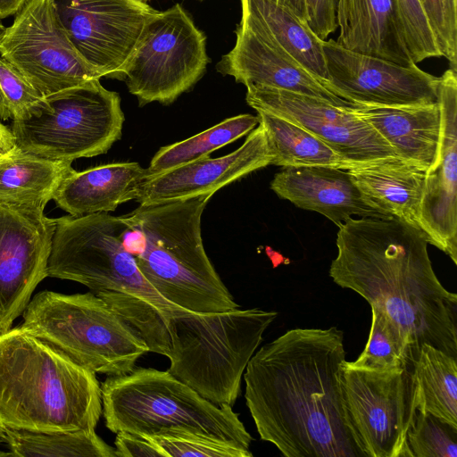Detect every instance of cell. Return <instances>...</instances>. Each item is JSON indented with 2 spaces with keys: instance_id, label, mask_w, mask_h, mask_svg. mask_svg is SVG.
I'll return each mask as SVG.
<instances>
[{
  "instance_id": "7402d4cb",
  "label": "cell",
  "mask_w": 457,
  "mask_h": 457,
  "mask_svg": "<svg viewBox=\"0 0 457 457\" xmlns=\"http://www.w3.org/2000/svg\"><path fill=\"white\" fill-rule=\"evenodd\" d=\"M353 110L388 143L398 158L426 170L437 162L441 137L438 103L398 107L361 105Z\"/></svg>"
},
{
  "instance_id": "1f68e13d",
  "label": "cell",
  "mask_w": 457,
  "mask_h": 457,
  "mask_svg": "<svg viewBox=\"0 0 457 457\" xmlns=\"http://www.w3.org/2000/svg\"><path fill=\"white\" fill-rule=\"evenodd\" d=\"M407 441L413 457H457V428L428 412H416Z\"/></svg>"
},
{
  "instance_id": "7a4b0ae2",
  "label": "cell",
  "mask_w": 457,
  "mask_h": 457,
  "mask_svg": "<svg viewBox=\"0 0 457 457\" xmlns=\"http://www.w3.org/2000/svg\"><path fill=\"white\" fill-rule=\"evenodd\" d=\"M425 233L394 218H350L338 227L329 276L386 314L412 363L423 344L457 359V295L438 280Z\"/></svg>"
},
{
  "instance_id": "ab89813d",
  "label": "cell",
  "mask_w": 457,
  "mask_h": 457,
  "mask_svg": "<svg viewBox=\"0 0 457 457\" xmlns=\"http://www.w3.org/2000/svg\"><path fill=\"white\" fill-rule=\"evenodd\" d=\"M27 0H0V20L16 14Z\"/></svg>"
},
{
  "instance_id": "44dd1931",
  "label": "cell",
  "mask_w": 457,
  "mask_h": 457,
  "mask_svg": "<svg viewBox=\"0 0 457 457\" xmlns=\"http://www.w3.org/2000/svg\"><path fill=\"white\" fill-rule=\"evenodd\" d=\"M337 22L336 41L345 48L401 65L415 64L395 0H337Z\"/></svg>"
},
{
  "instance_id": "6da1fadb",
  "label": "cell",
  "mask_w": 457,
  "mask_h": 457,
  "mask_svg": "<svg viewBox=\"0 0 457 457\" xmlns=\"http://www.w3.org/2000/svg\"><path fill=\"white\" fill-rule=\"evenodd\" d=\"M345 361L337 327L292 328L254 353L245 398L260 438L286 457H363L343 409Z\"/></svg>"
},
{
  "instance_id": "8992f818",
  "label": "cell",
  "mask_w": 457,
  "mask_h": 457,
  "mask_svg": "<svg viewBox=\"0 0 457 457\" xmlns=\"http://www.w3.org/2000/svg\"><path fill=\"white\" fill-rule=\"evenodd\" d=\"M105 426L113 433L158 436L186 431L250 451L253 437L232 406L217 405L168 370L135 367L101 385Z\"/></svg>"
},
{
  "instance_id": "cb8c5ba5",
  "label": "cell",
  "mask_w": 457,
  "mask_h": 457,
  "mask_svg": "<svg viewBox=\"0 0 457 457\" xmlns=\"http://www.w3.org/2000/svg\"><path fill=\"white\" fill-rule=\"evenodd\" d=\"M345 170L362 195L381 212L424 233L420 206L426 170L391 157L350 163Z\"/></svg>"
},
{
  "instance_id": "8d00e7d4",
  "label": "cell",
  "mask_w": 457,
  "mask_h": 457,
  "mask_svg": "<svg viewBox=\"0 0 457 457\" xmlns=\"http://www.w3.org/2000/svg\"><path fill=\"white\" fill-rule=\"evenodd\" d=\"M306 21L310 28L322 40L335 32L337 0H305Z\"/></svg>"
},
{
  "instance_id": "f546056e",
  "label": "cell",
  "mask_w": 457,
  "mask_h": 457,
  "mask_svg": "<svg viewBox=\"0 0 457 457\" xmlns=\"http://www.w3.org/2000/svg\"><path fill=\"white\" fill-rule=\"evenodd\" d=\"M259 124L258 116L239 114L228 118L189 138L161 147L146 169V177L209 155L214 150L236 141Z\"/></svg>"
},
{
  "instance_id": "9a60e30c",
  "label": "cell",
  "mask_w": 457,
  "mask_h": 457,
  "mask_svg": "<svg viewBox=\"0 0 457 457\" xmlns=\"http://www.w3.org/2000/svg\"><path fill=\"white\" fill-rule=\"evenodd\" d=\"M326 87L356 105L418 106L438 103L439 77L323 40Z\"/></svg>"
},
{
  "instance_id": "ee69618b",
  "label": "cell",
  "mask_w": 457,
  "mask_h": 457,
  "mask_svg": "<svg viewBox=\"0 0 457 457\" xmlns=\"http://www.w3.org/2000/svg\"><path fill=\"white\" fill-rule=\"evenodd\" d=\"M2 436H3V428L0 425V441L2 440Z\"/></svg>"
},
{
  "instance_id": "9c48e42d",
  "label": "cell",
  "mask_w": 457,
  "mask_h": 457,
  "mask_svg": "<svg viewBox=\"0 0 457 457\" xmlns=\"http://www.w3.org/2000/svg\"><path fill=\"white\" fill-rule=\"evenodd\" d=\"M125 216L97 212L56 218L47 262V277L80 283L94 294H122L137 298L165 318L185 312L163 298L140 271L122 244Z\"/></svg>"
},
{
  "instance_id": "ba28073f",
  "label": "cell",
  "mask_w": 457,
  "mask_h": 457,
  "mask_svg": "<svg viewBox=\"0 0 457 457\" xmlns=\"http://www.w3.org/2000/svg\"><path fill=\"white\" fill-rule=\"evenodd\" d=\"M125 120L117 92L100 79L43 96L12 123L16 149L54 162L105 154Z\"/></svg>"
},
{
  "instance_id": "f35d334b",
  "label": "cell",
  "mask_w": 457,
  "mask_h": 457,
  "mask_svg": "<svg viewBox=\"0 0 457 457\" xmlns=\"http://www.w3.org/2000/svg\"><path fill=\"white\" fill-rule=\"evenodd\" d=\"M16 149L14 136L12 129L0 122V159Z\"/></svg>"
},
{
  "instance_id": "d6a6232c",
  "label": "cell",
  "mask_w": 457,
  "mask_h": 457,
  "mask_svg": "<svg viewBox=\"0 0 457 457\" xmlns=\"http://www.w3.org/2000/svg\"><path fill=\"white\" fill-rule=\"evenodd\" d=\"M161 449L166 457H252L250 451L199 434L177 431L143 436Z\"/></svg>"
},
{
  "instance_id": "ac0fdd59",
  "label": "cell",
  "mask_w": 457,
  "mask_h": 457,
  "mask_svg": "<svg viewBox=\"0 0 457 457\" xmlns=\"http://www.w3.org/2000/svg\"><path fill=\"white\" fill-rule=\"evenodd\" d=\"M264 129L261 123L234 152L219 158L204 156L145 178L138 187L140 205L212 197L221 187L271 163Z\"/></svg>"
},
{
  "instance_id": "30bf717a",
  "label": "cell",
  "mask_w": 457,
  "mask_h": 457,
  "mask_svg": "<svg viewBox=\"0 0 457 457\" xmlns=\"http://www.w3.org/2000/svg\"><path fill=\"white\" fill-rule=\"evenodd\" d=\"M339 384L346 425L363 457H413L407 441L417 412L412 365L375 370L345 361Z\"/></svg>"
},
{
  "instance_id": "83f0119b",
  "label": "cell",
  "mask_w": 457,
  "mask_h": 457,
  "mask_svg": "<svg viewBox=\"0 0 457 457\" xmlns=\"http://www.w3.org/2000/svg\"><path fill=\"white\" fill-rule=\"evenodd\" d=\"M272 154L270 164L282 167L329 166L345 170L348 163L323 141L295 123L255 110Z\"/></svg>"
},
{
  "instance_id": "60d3db41",
  "label": "cell",
  "mask_w": 457,
  "mask_h": 457,
  "mask_svg": "<svg viewBox=\"0 0 457 457\" xmlns=\"http://www.w3.org/2000/svg\"><path fill=\"white\" fill-rule=\"evenodd\" d=\"M292 10L301 19L306 21L305 0H274Z\"/></svg>"
},
{
  "instance_id": "52a82bcc",
  "label": "cell",
  "mask_w": 457,
  "mask_h": 457,
  "mask_svg": "<svg viewBox=\"0 0 457 457\" xmlns=\"http://www.w3.org/2000/svg\"><path fill=\"white\" fill-rule=\"evenodd\" d=\"M21 316L20 326L95 373H128L148 352L137 332L91 291H41Z\"/></svg>"
},
{
  "instance_id": "d4e9b609",
  "label": "cell",
  "mask_w": 457,
  "mask_h": 457,
  "mask_svg": "<svg viewBox=\"0 0 457 457\" xmlns=\"http://www.w3.org/2000/svg\"><path fill=\"white\" fill-rule=\"evenodd\" d=\"M240 24L282 48L326 87L328 75L322 42L306 21L274 0H241Z\"/></svg>"
},
{
  "instance_id": "484cf974",
  "label": "cell",
  "mask_w": 457,
  "mask_h": 457,
  "mask_svg": "<svg viewBox=\"0 0 457 457\" xmlns=\"http://www.w3.org/2000/svg\"><path fill=\"white\" fill-rule=\"evenodd\" d=\"M71 162H54L18 149L0 159V201L46 206Z\"/></svg>"
},
{
  "instance_id": "e0dca14e",
  "label": "cell",
  "mask_w": 457,
  "mask_h": 457,
  "mask_svg": "<svg viewBox=\"0 0 457 457\" xmlns=\"http://www.w3.org/2000/svg\"><path fill=\"white\" fill-rule=\"evenodd\" d=\"M441 137L437 162L426 170L420 220L429 244L457 264V76L439 77Z\"/></svg>"
},
{
  "instance_id": "ffe728a7",
  "label": "cell",
  "mask_w": 457,
  "mask_h": 457,
  "mask_svg": "<svg viewBox=\"0 0 457 457\" xmlns=\"http://www.w3.org/2000/svg\"><path fill=\"white\" fill-rule=\"evenodd\" d=\"M270 187L280 198L317 212L337 227L353 216L389 218L362 195L343 169L286 167L274 176Z\"/></svg>"
},
{
  "instance_id": "4316f807",
  "label": "cell",
  "mask_w": 457,
  "mask_h": 457,
  "mask_svg": "<svg viewBox=\"0 0 457 457\" xmlns=\"http://www.w3.org/2000/svg\"><path fill=\"white\" fill-rule=\"evenodd\" d=\"M417 411L457 428V359L423 344L412 365Z\"/></svg>"
},
{
  "instance_id": "5b68a950",
  "label": "cell",
  "mask_w": 457,
  "mask_h": 457,
  "mask_svg": "<svg viewBox=\"0 0 457 457\" xmlns=\"http://www.w3.org/2000/svg\"><path fill=\"white\" fill-rule=\"evenodd\" d=\"M278 314L238 307L221 312L186 310L170 316L168 371L211 403L233 406L245 368Z\"/></svg>"
},
{
  "instance_id": "603a6c76",
  "label": "cell",
  "mask_w": 457,
  "mask_h": 457,
  "mask_svg": "<svg viewBox=\"0 0 457 457\" xmlns=\"http://www.w3.org/2000/svg\"><path fill=\"white\" fill-rule=\"evenodd\" d=\"M146 169L138 162H113L77 171L71 169L56 187L53 200L72 216L113 212L137 199Z\"/></svg>"
},
{
  "instance_id": "f6af8a7d",
  "label": "cell",
  "mask_w": 457,
  "mask_h": 457,
  "mask_svg": "<svg viewBox=\"0 0 457 457\" xmlns=\"http://www.w3.org/2000/svg\"><path fill=\"white\" fill-rule=\"evenodd\" d=\"M137 1L145 2V1H148V0H137Z\"/></svg>"
},
{
  "instance_id": "4dcf8cb0",
  "label": "cell",
  "mask_w": 457,
  "mask_h": 457,
  "mask_svg": "<svg viewBox=\"0 0 457 457\" xmlns=\"http://www.w3.org/2000/svg\"><path fill=\"white\" fill-rule=\"evenodd\" d=\"M371 308V325L365 348L354 361L357 368L387 370L413 365L406 342L397 326L380 310Z\"/></svg>"
},
{
  "instance_id": "5bb4252c",
  "label": "cell",
  "mask_w": 457,
  "mask_h": 457,
  "mask_svg": "<svg viewBox=\"0 0 457 457\" xmlns=\"http://www.w3.org/2000/svg\"><path fill=\"white\" fill-rule=\"evenodd\" d=\"M44 209L0 201V334L12 328L47 277L56 218Z\"/></svg>"
},
{
  "instance_id": "8fae6325",
  "label": "cell",
  "mask_w": 457,
  "mask_h": 457,
  "mask_svg": "<svg viewBox=\"0 0 457 457\" xmlns=\"http://www.w3.org/2000/svg\"><path fill=\"white\" fill-rule=\"evenodd\" d=\"M209 58L204 34L176 4L145 27L124 81L139 106L172 104L204 76Z\"/></svg>"
},
{
  "instance_id": "836d02e7",
  "label": "cell",
  "mask_w": 457,
  "mask_h": 457,
  "mask_svg": "<svg viewBox=\"0 0 457 457\" xmlns=\"http://www.w3.org/2000/svg\"><path fill=\"white\" fill-rule=\"evenodd\" d=\"M395 3L413 62L443 57L420 0H395Z\"/></svg>"
},
{
  "instance_id": "f1b7e54d",
  "label": "cell",
  "mask_w": 457,
  "mask_h": 457,
  "mask_svg": "<svg viewBox=\"0 0 457 457\" xmlns=\"http://www.w3.org/2000/svg\"><path fill=\"white\" fill-rule=\"evenodd\" d=\"M5 442L15 457H115L95 429L41 433L3 428Z\"/></svg>"
},
{
  "instance_id": "d590c367",
  "label": "cell",
  "mask_w": 457,
  "mask_h": 457,
  "mask_svg": "<svg viewBox=\"0 0 457 457\" xmlns=\"http://www.w3.org/2000/svg\"><path fill=\"white\" fill-rule=\"evenodd\" d=\"M43 96L0 56V119L13 120Z\"/></svg>"
},
{
  "instance_id": "7bdbcfd3",
  "label": "cell",
  "mask_w": 457,
  "mask_h": 457,
  "mask_svg": "<svg viewBox=\"0 0 457 457\" xmlns=\"http://www.w3.org/2000/svg\"><path fill=\"white\" fill-rule=\"evenodd\" d=\"M1 456H13L12 453L10 451V452H0V457ZM14 457V456H13Z\"/></svg>"
},
{
  "instance_id": "74e56055",
  "label": "cell",
  "mask_w": 457,
  "mask_h": 457,
  "mask_svg": "<svg viewBox=\"0 0 457 457\" xmlns=\"http://www.w3.org/2000/svg\"><path fill=\"white\" fill-rule=\"evenodd\" d=\"M115 457H166V454L146 437L125 431L116 433Z\"/></svg>"
},
{
  "instance_id": "4fadbf2b",
  "label": "cell",
  "mask_w": 457,
  "mask_h": 457,
  "mask_svg": "<svg viewBox=\"0 0 457 457\" xmlns=\"http://www.w3.org/2000/svg\"><path fill=\"white\" fill-rule=\"evenodd\" d=\"M79 55L103 77L124 80L146 24L160 11L137 0H52Z\"/></svg>"
},
{
  "instance_id": "277c9868",
  "label": "cell",
  "mask_w": 457,
  "mask_h": 457,
  "mask_svg": "<svg viewBox=\"0 0 457 457\" xmlns=\"http://www.w3.org/2000/svg\"><path fill=\"white\" fill-rule=\"evenodd\" d=\"M210 198L139 205L126 215L144 235L135 257L144 277L167 301L195 312L239 307L204 247L201 218Z\"/></svg>"
},
{
  "instance_id": "e575fe53",
  "label": "cell",
  "mask_w": 457,
  "mask_h": 457,
  "mask_svg": "<svg viewBox=\"0 0 457 457\" xmlns=\"http://www.w3.org/2000/svg\"><path fill=\"white\" fill-rule=\"evenodd\" d=\"M436 37L443 57L456 71L457 2L456 0H420Z\"/></svg>"
},
{
  "instance_id": "2e32d148",
  "label": "cell",
  "mask_w": 457,
  "mask_h": 457,
  "mask_svg": "<svg viewBox=\"0 0 457 457\" xmlns=\"http://www.w3.org/2000/svg\"><path fill=\"white\" fill-rule=\"evenodd\" d=\"M245 100L304 129L349 163L397 157L388 143L353 109L322 99L262 85L246 86Z\"/></svg>"
},
{
  "instance_id": "7c38bea8",
  "label": "cell",
  "mask_w": 457,
  "mask_h": 457,
  "mask_svg": "<svg viewBox=\"0 0 457 457\" xmlns=\"http://www.w3.org/2000/svg\"><path fill=\"white\" fill-rule=\"evenodd\" d=\"M0 56L43 96L103 77L71 43L52 0H27L5 28Z\"/></svg>"
},
{
  "instance_id": "d6986e66",
  "label": "cell",
  "mask_w": 457,
  "mask_h": 457,
  "mask_svg": "<svg viewBox=\"0 0 457 457\" xmlns=\"http://www.w3.org/2000/svg\"><path fill=\"white\" fill-rule=\"evenodd\" d=\"M235 33L234 47L216 65L222 75L231 76L245 87L262 85L295 92L341 108L361 106L332 93L282 48L262 39L240 23Z\"/></svg>"
},
{
  "instance_id": "b9f144b4",
  "label": "cell",
  "mask_w": 457,
  "mask_h": 457,
  "mask_svg": "<svg viewBox=\"0 0 457 457\" xmlns=\"http://www.w3.org/2000/svg\"><path fill=\"white\" fill-rule=\"evenodd\" d=\"M4 30H5V27L3 25V23H2V21L0 20V39H1Z\"/></svg>"
},
{
  "instance_id": "3957f363",
  "label": "cell",
  "mask_w": 457,
  "mask_h": 457,
  "mask_svg": "<svg viewBox=\"0 0 457 457\" xmlns=\"http://www.w3.org/2000/svg\"><path fill=\"white\" fill-rule=\"evenodd\" d=\"M103 412L96 373L17 326L0 334V425L54 433L96 429Z\"/></svg>"
}]
</instances>
